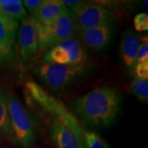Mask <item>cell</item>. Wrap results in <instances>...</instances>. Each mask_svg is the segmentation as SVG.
Segmentation results:
<instances>
[{"label":"cell","mask_w":148,"mask_h":148,"mask_svg":"<svg viewBox=\"0 0 148 148\" xmlns=\"http://www.w3.org/2000/svg\"><path fill=\"white\" fill-rule=\"evenodd\" d=\"M69 12L68 8L62 3L61 0H44L40 8L31 16L39 23L48 24Z\"/></svg>","instance_id":"obj_13"},{"label":"cell","mask_w":148,"mask_h":148,"mask_svg":"<svg viewBox=\"0 0 148 148\" xmlns=\"http://www.w3.org/2000/svg\"><path fill=\"white\" fill-rule=\"evenodd\" d=\"M44 0H25L22 1V5L25 8V9H27L31 15H32L42 4Z\"/></svg>","instance_id":"obj_21"},{"label":"cell","mask_w":148,"mask_h":148,"mask_svg":"<svg viewBox=\"0 0 148 148\" xmlns=\"http://www.w3.org/2000/svg\"><path fill=\"white\" fill-rule=\"evenodd\" d=\"M92 69V64L69 66L43 63L35 68V73L53 91H61L68 88L77 81L84 77Z\"/></svg>","instance_id":"obj_3"},{"label":"cell","mask_w":148,"mask_h":148,"mask_svg":"<svg viewBox=\"0 0 148 148\" xmlns=\"http://www.w3.org/2000/svg\"><path fill=\"white\" fill-rule=\"evenodd\" d=\"M114 24L88 29L77 32L82 44L92 50L101 51L108 47L114 34Z\"/></svg>","instance_id":"obj_9"},{"label":"cell","mask_w":148,"mask_h":148,"mask_svg":"<svg viewBox=\"0 0 148 148\" xmlns=\"http://www.w3.org/2000/svg\"><path fill=\"white\" fill-rule=\"evenodd\" d=\"M135 76L144 80L148 79V62L147 63H138L134 67Z\"/></svg>","instance_id":"obj_20"},{"label":"cell","mask_w":148,"mask_h":148,"mask_svg":"<svg viewBox=\"0 0 148 148\" xmlns=\"http://www.w3.org/2000/svg\"><path fill=\"white\" fill-rule=\"evenodd\" d=\"M19 21L0 13V55L6 59L13 53Z\"/></svg>","instance_id":"obj_10"},{"label":"cell","mask_w":148,"mask_h":148,"mask_svg":"<svg viewBox=\"0 0 148 148\" xmlns=\"http://www.w3.org/2000/svg\"><path fill=\"white\" fill-rule=\"evenodd\" d=\"M43 63L79 66L87 64L88 53L78 38L64 40L43 54Z\"/></svg>","instance_id":"obj_7"},{"label":"cell","mask_w":148,"mask_h":148,"mask_svg":"<svg viewBox=\"0 0 148 148\" xmlns=\"http://www.w3.org/2000/svg\"><path fill=\"white\" fill-rule=\"evenodd\" d=\"M49 132L56 148H85L79 138L54 117L50 119Z\"/></svg>","instance_id":"obj_11"},{"label":"cell","mask_w":148,"mask_h":148,"mask_svg":"<svg viewBox=\"0 0 148 148\" xmlns=\"http://www.w3.org/2000/svg\"><path fill=\"white\" fill-rule=\"evenodd\" d=\"M36 28L40 53H45L58 44L77 35L73 18L69 12L48 24H41L36 21Z\"/></svg>","instance_id":"obj_6"},{"label":"cell","mask_w":148,"mask_h":148,"mask_svg":"<svg viewBox=\"0 0 148 148\" xmlns=\"http://www.w3.org/2000/svg\"><path fill=\"white\" fill-rule=\"evenodd\" d=\"M130 90L132 93L143 102L148 101V82L134 76L130 83Z\"/></svg>","instance_id":"obj_16"},{"label":"cell","mask_w":148,"mask_h":148,"mask_svg":"<svg viewBox=\"0 0 148 148\" xmlns=\"http://www.w3.org/2000/svg\"><path fill=\"white\" fill-rule=\"evenodd\" d=\"M0 13L21 22L29 16L20 0H0Z\"/></svg>","instance_id":"obj_14"},{"label":"cell","mask_w":148,"mask_h":148,"mask_svg":"<svg viewBox=\"0 0 148 148\" xmlns=\"http://www.w3.org/2000/svg\"><path fill=\"white\" fill-rule=\"evenodd\" d=\"M121 103L119 90L113 86L105 84L76 98L71 103V109L81 124L104 127L110 126L116 120Z\"/></svg>","instance_id":"obj_1"},{"label":"cell","mask_w":148,"mask_h":148,"mask_svg":"<svg viewBox=\"0 0 148 148\" xmlns=\"http://www.w3.org/2000/svg\"><path fill=\"white\" fill-rule=\"evenodd\" d=\"M25 90H27L32 101L41 106L45 110L50 113L51 116L62 122L82 143V137L86 129L82 127L76 116L66 108L62 102L49 94L34 82H27L25 84Z\"/></svg>","instance_id":"obj_2"},{"label":"cell","mask_w":148,"mask_h":148,"mask_svg":"<svg viewBox=\"0 0 148 148\" xmlns=\"http://www.w3.org/2000/svg\"><path fill=\"white\" fill-rule=\"evenodd\" d=\"M11 135L10 118L8 107L7 94L0 90V137Z\"/></svg>","instance_id":"obj_15"},{"label":"cell","mask_w":148,"mask_h":148,"mask_svg":"<svg viewBox=\"0 0 148 148\" xmlns=\"http://www.w3.org/2000/svg\"><path fill=\"white\" fill-rule=\"evenodd\" d=\"M133 26L138 32L148 31V15L146 12H140L134 16Z\"/></svg>","instance_id":"obj_18"},{"label":"cell","mask_w":148,"mask_h":148,"mask_svg":"<svg viewBox=\"0 0 148 148\" xmlns=\"http://www.w3.org/2000/svg\"><path fill=\"white\" fill-rule=\"evenodd\" d=\"M3 57H2V56L0 55V60H3Z\"/></svg>","instance_id":"obj_22"},{"label":"cell","mask_w":148,"mask_h":148,"mask_svg":"<svg viewBox=\"0 0 148 148\" xmlns=\"http://www.w3.org/2000/svg\"><path fill=\"white\" fill-rule=\"evenodd\" d=\"M141 39L136 32L128 28L122 35L120 53L123 63L128 70L134 69Z\"/></svg>","instance_id":"obj_12"},{"label":"cell","mask_w":148,"mask_h":148,"mask_svg":"<svg viewBox=\"0 0 148 148\" xmlns=\"http://www.w3.org/2000/svg\"><path fill=\"white\" fill-rule=\"evenodd\" d=\"M18 49L24 62L30 61L40 53L36 21L33 16H28L18 29Z\"/></svg>","instance_id":"obj_8"},{"label":"cell","mask_w":148,"mask_h":148,"mask_svg":"<svg viewBox=\"0 0 148 148\" xmlns=\"http://www.w3.org/2000/svg\"><path fill=\"white\" fill-rule=\"evenodd\" d=\"M82 143L85 148H111L106 139L98 133L86 130L82 138Z\"/></svg>","instance_id":"obj_17"},{"label":"cell","mask_w":148,"mask_h":148,"mask_svg":"<svg viewBox=\"0 0 148 148\" xmlns=\"http://www.w3.org/2000/svg\"><path fill=\"white\" fill-rule=\"evenodd\" d=\"M69 11L73 16L77 32L114 24L118 17L114 11L95 1H78Z\"/></svg>","instance_id":"obj_5"},{"label":"cell","mask_w":148,"mask_h":148,"mask_svg":"<svg viewBox=\"0 0 148 148\" xmlns=\"http://www.w3.org/2000/svg\"><path fill=\"white\" fill-rule=\"evenodd\" d=\"M148 62V39L147 36L142 38L137 53V64Z\"/></svg>","instance_id":"obj_19"},{"label":"cell","mask_w":148,"mask_h":148,"mask_svg":"<svg viewBox=\"0 0 148 148\" xmlns=\"http://www.w3.org/2000/svg\"><path fill=\"white\" fill-rule=\"evenodd\" d=\"M10 118L11 136L23 148H31L36 142V127L32 115L15 95H7Z\"/></svg>","instance_id":"obj_4"}]
</instances>
